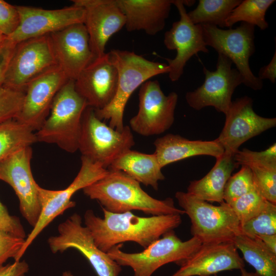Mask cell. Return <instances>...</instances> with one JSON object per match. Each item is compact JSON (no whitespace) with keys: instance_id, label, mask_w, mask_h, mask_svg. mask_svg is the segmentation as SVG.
Returning a JSON list of instances; mask_svg holds the SVG:
<instances>
[{"instance_id":"obj_7","label":"cell","mask_w":276,"mask_h":276,"mask_svg":"<svg viewBox=\"0 0 276 276\" xmlns=\"http://www.w3.org/2000/svg\"><path fill=\"white\" fill-rule=\"evenodd\" d=\"M135 145L129 126L118 131L106 124L87 106L82 115L78 150L84 156L107 168L123 153Z\"/></svg>"},{"instance_id":"obj_45","label":"cell","mask_w":276,"mask_h":276,"mask_svg":"<svg viewBox=\"0 0 276 276\" xmlns=\"http://www.w3.org/2000/svg\"><path fill=\"white\" fill-rule=\"evenodd\" d=\"M7 37L0 32V47L5 42Z\"/></svg>"},{"instance_id":"obj_23","label":"cell","mask_w":276,"mask_h":276,"mask_svg":"<svg viewBox=\"0 0 276 276\" xmlns=\"http://www.w3.org/2000/svg\"><path fill=\"white\" fill-rule=\"evenodd\" d=\"M124 14L125 27L129 32L143 30L155 35L165 26L172 0H116Z\"/></svg>"},{"instance_id":"obj_39","label":"cell","mask_w":276,"mask_h":276,"mask_svg":"<svg viewBox=\"0 0 276 276\" xmlns=\"http://www.w3.org/2000/svg\"><path fill=\"white\" fill-rule=\"evenodd\" d=\"M0 230L25 239L26 233L19 219L11 215L6 207L0 201Z\"/></svg>"},{"instance_id":"obj_4","label":"cell","mask_w":276,"mask_h":276,"mask_svg":"<svg viewBox=\"0 0 276 276\" xmlns=\"http://www.w3.org/2000/svg\"><path fill=\"white\" fill-rule=\"evenodd\" d=\"M87 106L75 89V80L69 79L56 95L44 123L35 132L37 142L56 144L67 152H75L82 115Z\"/></svg>"},{"instance_id":"obj_31","label":"cell","mask_w":276,"mask_h":276,"mask_svg":"<svg viewBox=\"0 0 276 276\" xmlns=\"http://www.w3.org/2000/svg\"><path fill=\"white\" fill-rule=\"evenodd\" d=\"M271 203L256 188L229 205L242 225L265 210Z\"/></svg>"},{"instance_id":"obj_20","label":"cell","mask_w":276,"mask_h":276,"mask_svg":"<svg viewBox=\"0 0 276 276\" xmlns=\"http://www.w3.org/2000/svg\"><path fill=\"white\" fill-rule=\"evenodd\" d=\"M58 66L75 80L94 59L84 24H77L49 34Z\"/></svg>"},{"instance_id":"obj_17","label":"cell","mask_w":276,"mask_h":276,"mask_svg":"<svg viewBox=\"0 0 276 276\" xmlns=\"http://www.w3.org/2000/svg\"><path fill=\"white\" fill-rule=\"evenodd\" d=\"M68 80L58 65L34 78L26 87L21 109L14 120L33 131L39 130L49 115L56 95Z\"/></svg>"},{"instance_id":"obj_12","label":"cell","mask_w":276,"mask_h":276,"mask_svg":"<svg viewBox=\"0 0 276 276\" xmlns=\"http://www.w3.org/2000/svg\"><path fill=\"white\" fill-rule=\"evenodd\" d=\"M226 56L218 53L216 70L210 71L203 67L204 81L199 87L187 92L185 98L191 108L196 110L212 106L219 112H227L232 103L235 89L243 84L242 76Z\"/></svg>"},{"instance_id":"obj_19","label":"cell","mask_w":276,"mask_h":276,"mask_svg":"<svg viewBox=\"0 0 276 276\" xmlns=\"http://www.w3.org/2000/svg\"><path fill=\"white\" fill-rule=\"evenodd\" d=\"M74 4L85 10L84 25L87 31L89 45L95 59L106 54L110 38L125 25L124 14L116 0H72Z\"/></svg>"},{"instance_id":"obj_32","label":"cell","mask_w":276,"mask_h":276,"mask_svg":"<svg viewBox=\"0 0 276 276\" xmlns=\"http://www.w3.org/2000/svg\"><path fill=\"white\" fill-rule=\"evenodd\" d=\"M256 188L250 169L241 165L237 173L231 175L224 187L223 200L228 204Z\"/></svg>"},{"instance_id":"obj_9","label":"cell","mask_w":276,"mask_h":276,"mask_svg":"<svg viewBox=\"0 0 276 276\" xmlns=\"http://www.w3.org/2000/svg\"><path fill=\"white\" fill-rule=\"evenodd\" d=\"M201 25L205 45L231 60L242 76L245 85L255 90L261 89L263 80L254 75L249 63L255 51V26L242 22L235 29L223 30L212 25Z\"/></svg>"},{"instance_id":"obj_24","label":"cell","mask_w":276,"mask_h":276,"mask_svg":"<svg viewBox=\"0 0 276 276\" xmlns=\"http://www.w3.org/2000/svg\"><path fill=\"white\" fill-rule=\"evenodd\" d=\"M160 166H166L198 155H208L216 158L221 156L224 149L216 140H190L178 134H167L153 143Z\"/></svg>"},{"instance_id":"obj_26","label":"cell","mask_w":276,"mask_h":276,"mask_svg":"<svg viewBox=\"0 0 276 276\" xmlns=\"http://www.w3.org/2000/svg\"><path fill=\"white\" fill-rule=\"evenodd\" d=\"M156 154L128 150L120 155L107 169L122 171L146 186L158 189V182L165 179Z\"/></svg>"},{"instance_id":"obj_37","label":"cell","mask_w":276,"mask_h":276,"mask_svg":"<svg viewBox=\"0 0 276 276\" xmlns=\"http://www.w3.org/2000/svg\"><path fill=\"white\" fill-rule=\"evenodd\" d=\"M20 20L16 6L0 0V32L6 36H9L17 30Z\"/></svg>"},{"instance_id":"obj_2","label":"cell","mask_w":276,"mask_h":276,"mask_svg":"<svg viewBox=\"0 0 276 276\" xmlns=\"http://www.w3.org/2000/svg\"><path fill=\"white\" fill-rule=\"evenodd\" d=\"M107 170L104 177L82 189L86 196L97 200L106 211L124 213L137 210L151 216L185 214L183 210L175 207L172 198H154L142 189L139 182L124 172Z\"/></svg>"},{"instance_id":"obj_38","label":"cell","mask_w":276,"mask_h":276,"mask_svg":"<svg viewBox=\"0 0 276 276\" xmlns=\"http://www.w3.org/2000/svg\"><path fill=\"white\" fill-rule=\"evenodd\" d=\"M25 242L24 238L0 230V265L9 258L15 260Z\"/></svg>"},{"instance_id":"obj_36","label":"cell","mask_w":276,"mask_h":276,"mask_svg":"<svg viewBox=\"0 0 276 276\" xmlns=\"http://www.w3.org/2000/svg\"><path fill=\"white\" fill-rule=\"evenodd\" d=\"M249 168L257 189L268 201L276 204V167Z\"/></svg>"},{"instance_id":"obj_11","label":"cell","mask_w":276,"mask_h":276,"mask_svg":"<svg viewBox=\"0 0 276 276\" xmlns=\"http://www.w3.org/2000/svg\"><path fill=\"white\" fill-rule=\"evenodd\" d=\"M139 110L129 121V127L136 133L149 136L168 130L174 121L178 100L175 92L166 96L157 80H147L140 87Z\"/></svg>"},{"instance_id":"obj_41","label":"cell","mask_w":276,"mask_h":276,"mask_svg":"<svg viewBox=\"0 0 276 276\" xmlns=\"http://www.w3.org/2000/svg\"><path fill=\"white\" fill-rule=\"evenodd\" d=\"M29 269L25 260L15 261L12 264L0 265V276H25Z\"/></svg>"},{"instance_id":"obj_16","label":"cell","mask_w":276,"mask_h":276,"mask_svg":"<svg viewBox=\"0 0 276 276\" xmlns=\"http://www.w3.org/2000/svg\"><path fill=\"white\" fill-rule=\"evenodd\" d=\"M180 16L171 29L165 32L164 43L166 48L176 50L174 59L166 58L169 66L171 81L178 80L183 73L187 62L194 55L202 52L209 53L205 45L201 24H194L189 18L183 0H172Z\"/></svg>"},{"instance_id":"obj_29","label":"cell","mask_w":276,"mask_h":276,"mask_svg":"<svg viewBox=\"0 0 276 276\" xmlns=\"http://www.w3.org/2000/svg\"><path fill=\"white\" fill-rule=\"evenodd\" d=\"M241 0H199L196 8L187 13L194 24L225 27V20Z\"/></svg>"},{"instance_id":"obj_10","label":"cell","mask_w":276,"mask_h":276,"mask_svg":"<svg viewBox=\"0 0 276 276\" xmlns=\"http://www.w3.org/2000/svg\"><path fill=\"white\" fill-rule=\"evenodd\" d=\"M57 65L49 34L23 40L15 45L3 85L25 91L32 79Z\"/></svg>"},{"instance_id":"obj_46","label":"cell","mask_w":276,"mask_h":276,"mask_svg":"<svg viewBox=\"0 0 276 276\" xmlns=\"http://www.w3.org/2000/svg\"><path fill=\"white\" fill-rule=\"evenodd\" d=\"M62 276H74V275L70 271H64L62 273Z\"/></svg>"},{"instance_id":"obj_34","label":"cell","mask_w":276,"mask_h":276,"mask_svg":"<svg viewBox=\"0 0 276 276\" xmlns=\"http://www.w3.org/2000/svg\"><path fill=\"white\" fill-rule=\"evenodd\" d=\"M236 164L249 168L276 167V144L273 143L262 151H254L246 148L238 150L234 155Z\"/></svg>"},{"instance_id":"obj_8","label":"cell","mask_w":276,"mask_h":276,"mask_svg":"<svg viewBox=\"0 0 276 276\" xmlns=\"http://www.w3.org/2000/svg\"><path fill=\"white\" fill-rule=\"evenodd\" d=\"M81 166L78 173L65 189L50 190L39 186L38 198L41 214L37 223L25 239L15 261L20 260L34 240L55 218L66 210L76 205V202L71 200L75 193L102 178L108 172L101 164L94 163L86 157L81 156Z\"/></svg>"},{"instance_id":"obj_25","label":"cell","mask_w":276,"mask_h":276,"mask_svg":"<svg viewBox=\"0 0 276 276\" xmlns=\"http://www.w3.org/2000/svg\"><path fill=\"white\" fill-rule=\"evenodd\" d=\"M234 156L224 152L216 158L214 166L204 177L190 182L187 192L207 202H223L226 183L233 171L238 167Z\"/></svg>"},{"instance_id":"obj_1","label":"cell","mask_w":276,"mask_h":276,"mask_svg":"<svg viewBox=\"0 0 276 276\" xmlns=\"http://www.w3.org/2000/svg\"><path fill=\"white\" fill-rule=\"evenodd\" d=\"M102 209L103 218L91 210L86 211L84 223L97 246L106 253L114 246L128 241L136 242L145 249L182 222L180 215L140 217L131 212L113 213Z\"/></svg>"},{"instance_id":"obj_33","label":"cell","mask_w":276,"mask_h":276,"mask_svg":"<svg viewBox=\"0 0 276 276\" xmlns=\"http://www.w3.org/2000/svg\"><path fill=\"white\" fill-rule=\"evenodd\" d=\"M241 234L249 237L276 234V204L271 203L265 210L241 225Z\"/></svg>"},{"instance_id":"obj_15","label":"cell","mask_w":276,"mask_h":276,"mask_svg":"<svg viewBox=\"0 0 276 276\" xmlns=\"http://www.w3.org/2000/svg\"><path fill=\"white\" fill-rule=\"evenodd\" d=\"M252 104V99L247 96L232 101L225 114L223 128L215 139L224 152L234 155L242 144L275 126V118L258 115L254 110Z\"/></svg>"},{"instance_id":"obj_43","label":"cell","mask_w":276,"mask_h":276,"mask_svg":"<svg viewBox=\"0 0 276 276\" xmlns=\"http://www.w3.org/2000/svg\"><path fill=\"white\" fill-rule=\"evenodd\" d=\"M273 252L276 254V234L262 235L257 236Z\"/></svg>"},{"instance_id":"obj_44","label":"cell","mask_w":276,"mask_h":276,"mask_svg":"<svg viewBox=\"0 0 276 276\" xmlns=\"http://www.w3.org/2000/svg\"><path fill=\"white\" fill-rule=\"evenodd\" d=\"M241 272L240 276H262L257 273V272H248L244 268L240 270ZM208 276H218L216 274L213 275H208Z\"/></svg>"},{"instance_id":"obj_22","label":"cell","mask_w":276,"mask_h":276,"mask_svg":"<svg viewBox=\"0 0 276 276\" xmlns=\"http://www.w3.org/2000/svg\"><path fill=\"white\" fill-rule=\"evenodd\" d=\"M245 267L244 260L232 242L202 244L171 276H208Z\"/></svg>"},{"instance_id":"obj_21","label":"cell","mask_w":276,"mask_h":276,"mask_svg":"<svg viewBox=\"0 0 276 276\" xmlns=\"http://www.w3.org/2000/svg\"><path fill=\"white\" fill-rule=\"evenodd\" d=\"M118 80L117 69L107 53L94 59L80 73L75 87L88 106L101 109L114 98Z\"/></svg>"},{"instance_id":"obj_40","label":"cell","mask_w":276,"mask_h":276,"mask_svg":"<svg viewBox=\"0 0 276 276\" xmlns=\"http://www.w3.org/2000/svg\"><path fill=\"white\" fill-rule=\"evenodd\" d=\"M16 44L7 38L0 47V85L3 84L5 74Z\"/></svg>"},{"instance_id":"obj_30","label":"cell","mask_w":276,"mask_h":276,"mask_svg":"<svg viewBox=\"0 0 276 276\" xmlns=\"http://www.w3.org/2000/svg\"><path fill=\"white\" fill-rule=\"evenodd\" d=\"M274 2V0L242 1L226 19L225 27L231 29L236 22L241 21L257 26L261 30H265L268 27L266 13Z\"/></svg>"},{"instance_id":"obj_6","label":"cell","mask_w":276,"mask_h":276,"mask_svg":"<svg viewBox=\"0 0 276 276\" xmlns=\"http://www.w3.org/2000/svg\"><path fill=\"white\" fill-rule=\"evenodd\" d=\"M140 252L127 253L120 249L123 243L116 245L106 252L122 266L130 267L134 276H151L161 266L175 263L180 266L201 246V242L192 237L182 241L174 230L164 234Z\"/></svg>"},{"instance_id":"obj_27","label":"cell","mask_w":276,"mask_h":276,"mask_svg":"<svg viewBox=\"0 0 276 276\" xmlns=\"http://www.w3.org/2000/svg\"><path fill=\"white\" fill-rule=\"evenodd\" d=\"M233 243L242 252L243 259L254 267L256 272L262 276H276V254L259 238L240 234Z\"/></svg>"},{"instance_id":"obj_18","label":"cell","mask_w":276,"mask_h":276,"mask_svg":"<svg viewBox=\"0 0 276 276\" xmlns=\"http://www.w3.org/2000/svg\"><path fill=\"white\" fill-rule=\"evenodd\" d=\"M20 16L17 30L7 38L17 43L23 40L49 35L77 24H84L85 10L73 4L61 9L48 10L16 6Z\"/></svg>"},{"instance_id":"obj_13","label":"cell","mask_w":276,"mask_h":276,"mask_svg":"<svg viewBox=\"0 0 276 276\" xmlns=\"http://www.w3.org/2000/svg\"><path fill=\"white\" fill-rule=\"evenodd\" d=\"M58 232V235L50 237L48 241L53 253L75 249L88 260L98 276H119L121 266L97 246L78 214H73L59 224Z\"/></svg>"},{"instance_id":"obj_14","label":"cell","mask_w":276,"mask_h":276,"mask_svg":"<svg viewBox=\"0 0 276 276\" xmlns=\"http://www.w3.org/2000/svg\"><path fill=\"white\" fill-rule=\"evenodd\" d=\"M32 157V149L28 146L0 160V180L13 188L19 200L21 215L34 227L41 210L38 198L39 185L31 170Z\"/></svg>"},{"instance_id":"obj_28","label":"cell","mask_w":276,"mask_h":276,"mask_svg":"<svg viewBox=\"0 0 276 276\" xmlns=\"http://www.w3.org/2000/svg\"><path fill=\"white\" fill-rule=\"evenodd\" d=\"M37 142L35 133L14 119L0 125V160Z\"/></svg>"},{"instance_id":"obj_35","label":"cell","mask_w":276,"mask_h":276,"mask_svg":"<svg viewBox=\"0 0 276 276\" xmlns=\"http://www.w3.org/2000/svg\"><path fill=\"white\" fill-rule=\"evenodd\" d=\"M25 91L0 85V125L15 119L20 112Z\"/></svg>"},{"instance_id":"obj_42","label":"cell","mask_w":276,"mask_h":276,"mask_svg":"<svg viewBox=\"0 0 276 276\" xmlns=\"http://www.w3.org/2000/svg\"><path fill=\"white\" fill-rule=\"evenodd\" d=\"M260 80L268 79L272 83L275 82L276 78V51L270 61L266 65L261 67L258 77Z\"/></svg>"},{"instance_id":"obj_5","label":"cell","mask_w":276,"mask_h":276,"mask_svg":"<svg viewBox=\"0 0 276 276\" xmlns=\"http://www.w3.org/2000/svg\"><path fill=\"white\" fill-rule=\"evenodd\" d=\"M175 197L190 219L192 235L202 244L233 242L241 234L239 219L224 201L214 205L182 191L176 192Z\"/></svg>"},{"instance_id":"obj_3","label":"cell","mask_w":276,"mask_h":276,"mask_svg":"<svg viewBox=\"0 0 276 276\" xmlns=\"http://www.w3.org/2000/svg\"><path fill=\"white\" fill-rule=\"evenodd\" d=\"M118 73L117 88L111 102L101 109H95L101 120H109V125L118 131L124 127L123 115L132 93L141 85L157 75L168 73L166 63L150 61L133 52L112 50L108 53Z\"/></svg>"}]
</instances>
